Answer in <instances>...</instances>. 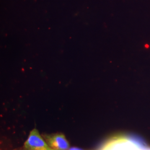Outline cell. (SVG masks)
<instances>
[{
    "label": "cell",
    "mask_w": 150,
    "mask_h": 150,
    "mask_svg": "<svg viewBox=\"0 0 150 150\" xmlns=\"http://www.w3.org/2000/svg\"><path fill=\"white\" fill-rule=\"evenodd\" d=\"M53 150V149H52V150Z\"/></svg>",
    "instance_id": "3"
},
{
    "label": "cell",
    "mask_w": 150,
    "mask_h": 150,
    "mask_svg": "<svg viewBox=\"0 0 150 150\" xmlns=\"http://www.w3.org/2000/svg\"><path fill=\"white\" fill-rule=\"evenodd\" d=\"M45 141L53 150H68L70 144L65 136L62 133H56L45 136Z\"/></svg>",
    "instance_id": "2"
},
{
    "label": "cell",
    "mask_w": 150,
    "mask_h": 150,
    "mask_svg": "<svg viewBox=\"0 0 150 150\" xmlns=\"http://www.w3.org/2000/svg\"><path fill=\"white\" fill-rule=\"evenodd\" d=\"M23 147L25 150H52L36 129H33L31 131L27 139L24 143Z\"/></svg>",
    "instance_id": "1"
}]
</instances>
